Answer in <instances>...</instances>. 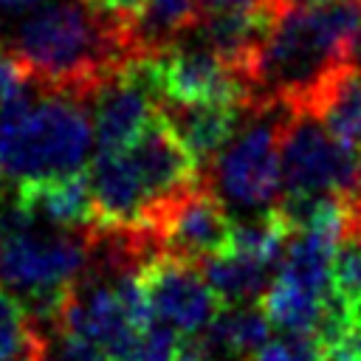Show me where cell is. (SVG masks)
Listing matches in <instances>:
<instances>
[{"instance_id":"obj_1","label":"cell","mask_w":361,"mask_h":361,"mask_svg":"<svg viewBox=\"0 0 361 361\" xmlns=\"http://www.w3.org/2000/svg\"><path fill=\"white\" fill-rule=\"evenodd\" d=\"M8 48L34 87L79 102H90L138 56L127 23L96 11L87 0L45 3L17 25Z\"/></svg>"},{"instance_id":"obj_2","label":"cell","mask_w":361,"mask_h":361,"mask_svg":"<svg viewBox=\"0 0 361 361\" xmlns=\"http://www.w3.org/2000/svg\"><path fill=\"white\" fill-rule=\"evenodd\" d=\"M87 178L93 192V228L149 234L158 214L178 195L200 183V164L164 113H158L133 144L96 152Z\"/></svg>"},{"instance_id":"obj_3","label":"cell","mask_w":361,"mask_h":361,"mask_svg":"<svg viewBox=\"0 0 361 361\" xmlns=\"http://www.w3.org/2000/svg\"><path fill=\"white\" fill-rule=\"evenodd\" d=\"M358 28L361 0L288 6L259 51L254 104L302 107L322 79L347 62Z\"/></svg>"},{"instance_id":"obj_4","label":"cell","mask_w":361,"mask_h":361,"mask_svg":"<svg viewBox=\"0 0 361 361\" xmlns=\"http://www.w3.org/2000/svg\"><path fill=\"white\" fill-rule=\"evenodd\" d=\"M85 102L45 93H20L0 110V164L17 180L82 172L96 144Z\"/></svg>"},{"instance_id":"obj_5","label":"cell","mask_w":361,"mask_h":361,"mask_svg":"<svg viewBox=\"0 0 361 361\" xmlns=\"http://www.w3.org/2000/svg\"><path fill=\"white\" fill-rule=\"evenodd\" d=\"M251 118L206 166L214 192L240 209H274L282 197V104H251Z\"/></svg>"},{"instance_id":"obj_6","label":"cell","mask_w":361,"mask_h":361,"mask_svg":"<svg viewBox=\"0 0 361 361\" xmlns=\"http://www.w3.org/2000/svg\"><path fill=\"white\" fill-rule=\"evenodd\" d=\"M90 262L87 228H39L28 220L0 234V279L25 299L71 288Z\"/></svg>"},{"instance_id":"obj_7","label":"cell","mask_w":361,"mask_h":361,"mask_svg":"<svg viewBox=\"0 0 361 361\" xmlns=\"http://www.w3.org/2000/svg\"><path fill=\"white\" fill-rule=\"evenodd\" d=\"M141 56L164 104H254L251 79L203 39H180Z\"/></svg>"},{"instance_id":"obj_8","label":"cell","mask_w":361,"mask_h":361,"mask_svg":"<svg viewBox=\"0 0 361 361\" xmlns=\"http://www.w3.org/2000/svg\"><path fill=\"white\" fill-rule=\"evenodd\" d=\"M135 279L152 319L178 333H197L223 310V299L206 279L200 262L158 251L138 265Z\"/></svg>"},{"instance_id":"obj_9","label":"cell","mask_w":361,"mask_h":361,"mask_svg":"<svg viewBox=\"0 0 361 361\" xmlns=\"http://www.w3.org/2000/svg\"><path fill=\"white\" fill-rule=\"evenodd\" d=\"M231 231L234 220L226 212V200L209 180H200L158 214L149 237L161 254L203 262L228 248Z\"/></svg>"},{"instance_id":"obj_10","label":"cell","mask_w":361,"mask_h":361,"mask_svg":"<svg viewBox=\"0 0 361 361\" xmlns=\"http://www.w3.org/2000/svg\"><path fill=\"white\" fill-rule=\"evenodd\" d=\"M14 200L31 220L45 226L79 231L93 226V192L85 172L17 180Z\"/></svg>"},{"instance_id":"obj_11","label":"cell","mask_w":361,"mask_h":361,"mask_svg":"<svg viewBox=\"0 0 361 361\" xmlns=\"http://www.w3.org/2000/svg\"><path fill=\"white\" fill-rule=\"evenodd\" d=\"M248 107L240 104H197V107H183V104H164L161 113L178 133V138L186 144V149L195 155L200 164V172L214 161V155L231 141V135L240 130L243 116Z\"/></svg>"},{"instance_id":"obj_12","label":"cell","mask_w":361,"mask_h":361,"mask_svg":"<svg viewBox=\"0 0 361 361\" xmlns=\"http://www.w3.org/2000/svg\"><path fill=\"white\" fill-rule=\"evenodd\" d=\"M290 110L313 113L330 130V135L361 152V73L350 62L330 71L307 102Z\"/></svg>"},{"instance_id":"obj_13","label":"cell","mask_w":361,"mask_h":361,"mask_svg":"<svg viewBox=\"0 0 361 361\" xmlns=\"http://www.w3.org/2000/svg\"><path fill=\"white\" fill-rule=\"evenodd\" d=\"M203 23L200 0H147V6L127 20V34L135 54L164 51L189 34H195Z\"/></svg>"},{"instance_id":"obj_14","label":"cell","mask_w":361,"mask_h":361,"mask_svg":"<svg viewBox=\"0 0 361 361\" xmlns=\"http://www.w3.org/2000/svg\"><path fill=\"white\" fill-rule=\"evenodd\" d=\"M200 268L217 290V296L223 299V305H240L251 302L254 296H262V290L276 274V268L265 259L237 248H226L223 254L203 259Z\"/></svg>"},{"instance_id":"obj_15","label":"cell","mask_w":361,"mask_h":361,"mask_svg":"<svg viewBox=\"0 0 361 361\" xmlns=\"http://www.w3.org/2000/svg\"><path fill=\"white\" fill-rule=\"evenodd\" d=\"M327 293L307 290V288L296 285L293 279H288L282 274H274V279L268 282V288L259 296V307L268 316L271 327H276L279 333L313 336V330L322 319Z\"/></svg>"},{"instance_id":"obj_16","label":"cell","mask_w":361,"mask_h":361,"mask_svg":"<svg viewBox=\"0 0 361 361\" xmlns=\"http://www.w3.org/2000/svg\"><path fill=\"white\" fill-rule=\"evenodd\" d=\"M37 338L25 302L0 282V361H34Z\"/></svg>"},{"instance_id":"obj_17","label":"cell","mask_w":361,"mask_h":361,"mask_svg":"<svg viewBox=\"0 0 361 361\" xmlns=\"http://www.w3.org/2000/svg\"><path fill=\"white\" fill-rule=\"evenodd\" d=\"M330 290L333 296L361 319V231L358 228H344L333 268H330Z\"/></svg>"},{"instance_id":"obj_18","label":"cell","mask_w":361,"mask_h":361,"mask_svg":"<svg viewBox=\"0 0 361 361\" xmlns=\"http://www.w3.org/2000/svg\"><path fill=\"white\" fill-rule=\"evenodd\" d=\"M34 338H37L34 361H113V355L102 344L73 330L56 327Z\"/></svg>"},{"instance_id":"obj_19","label":"cell","mask_w":361,"mask_h":361,"mask_svg":"<svg viewBox=\"0 0 361 361\" xmlns=\"http://www.w3.org/2000/svg\"><path fill=\"white\" fill-rule=\"evenodd\" d=\"M251 361H327L322 347L316 344L313 336H302V333H282L268 338Z\"/></svg>"},{"instance_id":"obj_20","label":"cell","mask_w":361,"mask_h":361,"mask_svg":"<svg viewBox=\"0 0 361 361\" xmlns=\"http://www.w3.org/2000/svg\"><path fill=\"white\" fill-rule=\"evenodd\" d=\"M28 85H31L28 82V73L20 65V59L11 54V48L0 51V110L8 102H14L20 93H25Z\"/></svg>"},{"instance_id":"obj_21","label":"cell","mask_w":361,"mask_h":361,"mask_svg":"<svg viewBox=\"0 0 361 361\" xmlns=\"http://www.w3.org/2000/svg\"><path fill=\"white\" fill-rule=\"evenodd\" d=\"M203 14H243V11H274L282 14L288 0H200Z\"/></svg>"},{"instance_id":"obj_22","label":"cell","mask_w":361,"mask_h":361,"mask_svg":"<svg viewBox=\"0 0 361 361\" xmlns=\"http://www.w3.org/2000/svg\"><path fill=\"white\" fill-rule=\"evenodd\" d=\"M96 11H102V14H107V17H113V20H121V23H127V20H133L144 6H147V0H87Z\"/></svg>"},{"instance_id":"obj_23","label":"cell","mask_w":361,"mask_h":361,"mask_svg":"<svg viewBox=\"0 0 361 361\" xmlns=\"http://www.w3.org/2000/svg\"><path fill=\"white\" fill-rule=\"evenodd\" d=\"M347 62L361 73V28H358V34H355V39H353V45H350V56H347Z\"/></svg>"},{"instance_id":"obj_24","label":"cell","mask_w":361,"mask_h":361,"mask_svg":"<svg viewBox=\"0 0 361 361\" xmlns=\"http://www.w3.org/2000/svg\"><path fill=\"white\" fill-rule=\"evenodd\" d=\"M31 3H39V0H0L3 8H23V6H31Z\"/></svg>"},{"instance_id":"obj_25","label":"cell","mask_w":361,"mask_h":361,"mask_svg":"<svg viewBox=\"0 0 361 361\" xmlns=\"http://www.w3.org/2000/svg\"><path fill=\"white\" fill-rule=\"evenodd\" d=\"M305 3H327V0H288V6H305Z\"/></svg>"},{"instance_id":"obj_26","label":"cell","mask_w":361,"mask_h":361,"mask_svg":"<svg viewBox=\"0 0 361 361\" xmlns=\"http://www.w3.org/2000/svg\"><path fill=\"white\" fill-rule=\"evenodd\" d=\"M0 172H3V164H0Z\"/></svg>"}]
</instances>
